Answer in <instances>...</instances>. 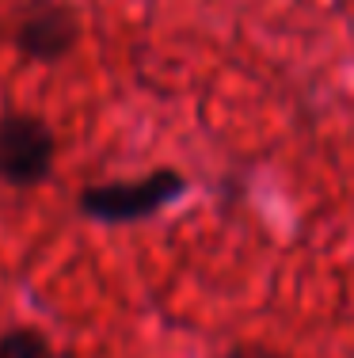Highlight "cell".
I'll list each match as a JSON object with an SVG mask.
<instances>
[{"instance_id":"obj_5","label":"cell","mask_w":354,"mask_h":358,"mask_svg":"<svg viewBox=\"0 0 354 358\" xmlns=\"http://www.w3.org/2000/svg\"><path fill=\"white\" fill-rule=\"evenodd\" d=\"M221 358H286V355L267 351V347H233V351L221 355Z\"/></svg>"},{"instance_id":"obj_3","label":"cell","mask_w":354,"mask_h":358,"mask_svg":"<svg viewBox=\"0 0 354 358\" xmlns=\"http://www.w3.org/2000/svg\"><path fill=\"white\" fill-rule=\"evenodd\" d=\"M12 38L23 57L31 62L57 65L69 57L80 42V15L77 8L61 4V0H31L20 15H15Z\"/></svg>"},{"instance_id":"obj_4","label":"cell","mask_w":354,"mask_h":358,"mask_svg":"<svg viewBox=\"0 0 354 358\" xmlns=\"http://www.w3.org/2000/svg\"><path fill=\"white\" fill-rule=\"evenodd\" d=\"M0 358H57L50 336L35 324H15L0 331Z\"/></svg>"},{"instance_id":"obj_2","label":"cell","mask_w":354,"mask_h":358,"mask_svg":"<svg viewBox=\"0 0 354 358\" xmlns=\"http://www.w3.org/2000/svg\"><path fill=\"white\" fill-rule=\"evenodd\" d=\"M57 160V138L38 115L8 110L0 115V183L8 187H38L46 183Z\"/></svg>"},{"instance_id":"obj_1","label":"cell","mask_w":354,"mask_h":358,"mask_svg":"<svg viewBox=\"0 0 354 358\" xmlns=\"http://www.w3.org/2000/svg\"><path fill=\"white\" fill-rule=\"evenodd\" d=\"M187 191H191V179L179 168H153L149 176L133 179V183L84 187L77 206L84 217L99 221V225H133V221H149L164 214Z\"/></svg>"}]
</instances>
